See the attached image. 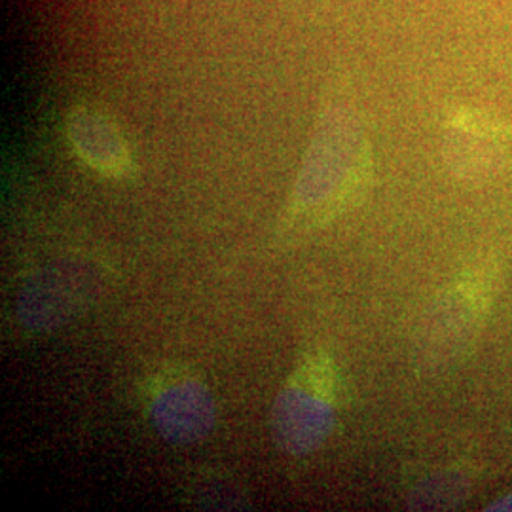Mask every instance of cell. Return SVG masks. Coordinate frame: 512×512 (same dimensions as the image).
Here are the masks:
<instances>
[{"label": "cell", "instance_id": "obj_4", "mask_svg": "<svg viewBox=\"0 0 512 512\" xmlns=\"http://www.w3.org/2000/svg\"><path fill=\"white\" fill-rule=\"evenodd\" d=\"M494 509L495 511H512V495L505 497L503 501H499Z\"/></svg>", "mask_w": 512, "mask_h": 512}, {"label": "cell", "instance_id": "obj_2", "mask_svg": "<svg viewBox=\"0 0 512 512\" xmlns=\"http://www.w3.org/2000/svg\"><path fill=\"white\" fill-rule=\"evenodd\" d=\"M329 368L313 357L294 370L275 404V435L291 454H308L329 437L334 421Z\"/></svg>", "mask_w": 512, "mask_h": 512}, {"label": "cell", "instance_id": "obj_3", "mask_svg": "<svg viewBox=\"0 0 512 512\" xmlns=\"http://www.w3.org/2000/svg\"><path fill=\"white\" fill-rule=\"evenodd\" d=\"M67 133L74 152L93 171L122 179L131 171V152L116 122L103 110L76 107L69 114Z\"/></svg>", "mask_w": 512, "mask_h": 512}, {"label": "cell", "instance_id": "obj_1", "mask_svg": "<svg viewBox=\"0 0 512 512\" xmlns=\"http://www.w3.org/2000/svg\"><path fill=\"white\" fill-rule=\"evenodd\" d=\"M348 150L344 128L327 120L319 129L294 186L287 211V222L293 228L323 224L344 205L353 177Z\"/></svg>", "mask_w": 512, "mask_h": 512}]
</instances>
